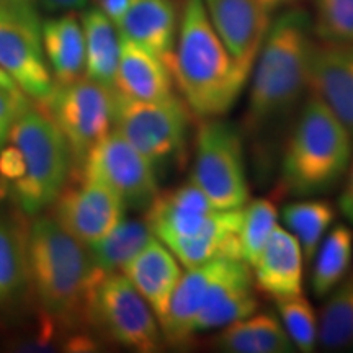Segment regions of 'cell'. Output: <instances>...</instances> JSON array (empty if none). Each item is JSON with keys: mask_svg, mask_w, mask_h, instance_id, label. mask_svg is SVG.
<instances>
[{"mask_svg": "<svg viewBox=\"0 0 353 353\" xmlns=\"http://www.w3.org/2000/svg\"><path fill=\"white\" fill-rule=\"evenodd\" d=\"M167 65L188 110L201 120L224 117L249 81L214 30L203 0L183 2Z\"/></svg>", "mask_w": 353, "mask_h": 353, "instance_id": "6da1fadb", "label": "cell"}, {"mask_svg": "<svg viewBox=\"0 0 353 353\" xmlns=\"http://www.w3.org/2000/svg\"><path fill=\"white\" fill-rule=\"evenodd\" d=\"M69 145L44 110L28 105L0 148V179L26 216L51 206L68 182Z\"/></svg>", "mask_w": 353, "mask_h": 353, "instance_id": "7a4b0ae2", "label": "cell"}, {"mask_svg": "<svg viewBox=\"0 0 353 353\" xmlns=\"http://www.w3.org/2000/svg\"><path fill=\"white\" fill-rule=\"evenodd\" d=\"M242 208L218 210L193 182L159 192L145 208L152 236L169 247L182 263L193 268L216 259L241 260Z\"/></svg>", "mask_w": 353, "mask_h": 353, "instance_id": "3957f363", "label": "cell"}, {"mask_svg": "<svg viewBox=\"0 0 353 353\" xmlns=\"http://www.w3.org/2000/svg\"><path fill=\"white\" fill-rule=\"evenodd\" d=\"M312 23L298 8L286 10L268 25L254 64L247 123L265 130L283 120L307 90Z\"/></svg>", "mask_w": 353, "mask_h": 353, "instance_id": "277c9868", "label": "cell"}, {"mask_svg": "<svg viewBox=\"0 0 353 353\" xmlns=\"http://www.w3.org/2000/svg\"><path fill=\"white\" fill-rule=\"evenodd\" d=\"M97 278L87 247L54 218L39 216L28 229V285L38 306L52 322L70 325L85 317Z\"/></svg>", "mask_w": 353, "mask_h": 353, "instance_id": "5b68a950", "label": "cell"}, {"mask_svg": "<svg viewBox=\"0 0 353 353\" xmlns=\"http://www.w3.org/2000/svg\"><path fill=\"white\" fill-rule=\"evenodd\" d=\"M353 138L321 99L309 94L281 159V183L294 196L329 192L345 179Z\"/></svg>", "mask_w": 353, "mask_h": 353, "instance_id": "8992f818", "label": "cell"}, {"mask_svg": "<svg viewBox=\"0 0 353 353\" xmlns=\"http://www.w3.org/2000/svg\"><path fill=\"white\" fill-rule=\"evenodd\" d=\"M188 107L176 97L144 101L113 88V126L154 167H165L183 156L188 136Z\"/></svg>", "mask_w": 353, "mask_h": 353, "instance_id": "52a82bcc", "label": "cell"}, {"mask_svg": "<svg viewBox=\"0 0 353 353\" xmlns=\"http://www.w3.org/2000/svg\"><path fill=\"white\" fill-rule=\"evenodd\" d=\"M190 182L218 210H237L249 201L242 139L232 125L219 118L203 120L196 132Z\"/></svg>", "mask_w": 353, "mask_h": 353, "instance_id": "ba28073f", "label": "cell"}, {"mask_svg": "<svg viewBox=\"0 0 353 353\" xmlns=\"http://www.w3.org/2000/svg\"><path fill=\"white\" fill-rule=\"evenodd\" d=\"M85 319L113 342L139 353L159 352L164 341L154 311L123 273L95 281L87 299Z\"/></svg>", "mask_w": 353, "mask_h": 353, "instance_id": "9c48e42d", "label": "cell"}, {"mask_svg": "<svg viewBox=\"0 0 353 353\" xmlns=\"http://www.w3.org/2000/svg\"><path fill=\"white\" fill-rule=\"evenodd\" d=\"M41 107L64 136L74 165H82L92 148L112 131L113 88L87 77L56 85Z\"/></svg>", "mask_w": 353, "mask_h": 353, "instance_id": "30bf717a", "label": "cell"}, {"mask_svg": "<svg viewBox=\"0 0 353 353\" xmlns=\"http://www.w3.org/2000/svg\"><path fill=\"white\" fill-rule=\"evenodd\" d=\"M81 167L83 179L105 185L126 208L145 210L159 193L156 167L114 130L92 148Z\"/></svg>", "mask_w": 353, "mask_h": 353, "instance_id": "8fae6325", "label": "cell"}, {"mask_svg": "<svg viewBox=\"0 0 353 353\" xmlns=\"http://www.w3.org/2000/svg\"><path fill=\"white\" fill-rule=\"evenodd\" d=\"M52 205L56 223L85 247L107 237L126 211L112 190L83 176L81 183L64 187Z\"/></svg>", "mask_w": 353, "mask_h": 353, "instance_id": "7c38bea8", "label": "cell"}, {"mask_svg": "<svg viewBox=\"0 0 353 353\" xmlns=\"http://www.w3.org/2000/svg\"><path fill=\"white\" fill-rule=\"evenodd\" d=\"M0 69L30 99L44 103L56 82L43 52L41 32L0 12Z\"/></svg>", "mask_w": 353, "mask_h": 353, "instance_id": "4fadbf2b", "label": "cell"}, {"mask_svg": "<svg viewBox=\"0 0 353 353\" xmlns=\"http://www.w3.org/2000/svg\"><path fill=\"white\" fill-rule=\"evenodd\" d=\"M211 23L237 68L250 77L255 59L262 46L270 17L259 0H203Z\"/></svg>", "mask_w": 353, "mask_h": 353, "instance_id": "5bb4252c", "label": "cell"}, {"mask_svg": "<svg viewBox=\"0 0 353 353\" xmlns=\"http://www.w3.org/2000/svg\"><path fill=\"white\" fill-rule=\"evenodd\" d=\"M307 90L327 105L353 138V44H312Z\"/></svg>", "mask_w": 353, "mask_h": 353, "instance_id": "9a60e30c", "label": "cell"}, {"mask_svg": "<svg viewBox=\"0 0 353 353\" xmlns=\"http://www.w3.org/2000/svg\"><path fill=\"white\" fill-rule=\"evenodd\" d=\"M257 307L250 267L242 260L226 259L201 304L195 319V332L221 329L252 316Z\"/></svg>", "mask_w": 353, "mask_h": 353, "instance_id": "2e32d148", "label": "cell"}, {"mask_svg": "<svg viewBox=\"0 0 353 353\" xmlns=\"http://www.w3.org/2000/svg\"><path fill=\"white\" fill-rule=\"evenodd\" d=\"M121 273L139 291L141 296L154 311L157 321H161L182 278V265L169 247L152 237L125 265Z\"/></svg>", "mask_w": 353, "mask_h": 353, "instance_id": "e0dca14e", "label": "cell"}, {"mask_svg": "<svg viewBox=\"0 0 353 353\" xmlns=\"http://www.w3.org/2000/svg\"><path fill=\"white\" fill-rule=\"evenodd\" d=\"M303 252L296 237L276 226L252 265L254 285L276 299L303 293Z\"/></svg>", "mask_w": 353, "mask_h": 353, "instance_id": "ac0fdd59", "label": "cell"}, {"mask_svg": "<svg viewBox=\"0 0 353 353\" xmlns=\"http://www.w3.org/2000/svg\"><path fill=\"white\" fill-rule=\"evenodd\" d=\"M121 38H126L167 64L174 51L179 15L172 0H132L117 25Z\"/></svg>", "mask_w": 353, "mask_h": 353, "instance_id": "d6986e66", "label": "cell"}, {"mask_svg": "<svg viewBox=\"0 0 353 353\" xmlns=\"http://www.w3.org/2000/svg\"><path fill=\"white\" fill-rule=\"evenodd\" d=\"M226 259H216L200 267L187 268L172 294L164 317L159 321L164 341L170 345H187L195 335V319L205 301L211 281L218 275Z\"/></svg>", "mask_w": 353, "mask_h": 353, "instance_id": "ffe728a7", "label": "cell"}, {"mask_svg": "<svg viewBox=\"0 0 353 353\" xmlns=\"http://www.w3.org/2000/svg\"><path fill=\"white\" fill-rule=\"evenodd\" d=\"M114 88L131 99L159 101L174 97V77L164 61L121 38Z\"/></svg>", "mask_w": 353, "mask_h": 353, "instance_id": "44dd1931", "label": "cell"}, {"mask_svg": "<svg viewBox=\"0 0 353 353\" xmlns=\"http://www.w3.org/2000/svg\"><path fill=\"white\" fill-rule=\"evenodd\" d=\"M41 44L56 85H68L85 76V39L74 13L44 21Z\"/></svg>", "mask_w": 353, "mask_h": 353, "instance_id": "7402d4cb", "label": "cell"}, {"mask_svg": "<svg viewBox=\"0 0 353 353\" xmlns=\"http://www.w3.org/2000/svg\"><path fill=\"white\" fill-rule=\"evenodd\" d=\"M214 345L228 353H288L293 342L273 314H254L221 327Z\"/></svg>", "mask_w": 353, "mask_h": 353, "instance_id": "603a6c76", "label": "cell"}, {"mask_svg": "<svg viewBox=\"0 0 353 353\" xmlns=\"http://www.w3.org/2000/svg\"><path fill=\"white\" fill-rule=\"evenodd\" d=\"M81 23L85 39V77L114 88L121 48L117 25L95 7L83 13Z\"/></svg>", "mask_w": 353, "mask_h": 353, "instance_id": "cb8c5ba5", "label": "cell"}, {"mask_svg": "<svg viewBox=\"0 0 353 353\" xmlns=\"http://www.w3.org/2000/svg\"><path fill=\"white\" fill-rule=\"evenodd\" d=\"M28 285V229L0 211V309L10 306Z\"/></svg>", "mask_w": 353, "mask_h": 353, "instance_id": "d4e9b609", "label": "cell"}, {"mask_svg": "<svg viewBox=\"0 0 353 353\" xmlns=\"http://www.w3.org/2000/svg\"><path fill=\"white\" fill-rule=\"evenodd\" d=\"M152 237L151 229L145 223L123 219L107 237L87 247L97 278L121 273L125 265Z\"/></svg>", "mask_w": 353, "mask_h": 353, "instance_id": "484cf974", "label": "cell"}, {"mask_svg": "<svg viewBox=\"0 0 353 353\" xmlns=\"http://www.w3.org/2000/svg\"><path fill=\"white\" fill-rule=\"evenodd\" d=\"M311 286L316 296L325 298L350 272L353 262V231L337 224L325 234L314 255Z\"/></svg>", "mask_w": 353, "mask_h": 353, "instance_id": "4316f807", "label": "cell"}, {"mask_svg": "<svg viewBox=\"0 0 353 353\" xmlns=\"http://www.w3.org/2000/svg\"><path fill=\"white\" fill-rule=\"evenodd\" d=\"M334 219V206L325 200H304L285 206L283 221L288 231L296 237L304 262H312Z\"/></svg>", "mask_w": 353, "mask_h": 353, "instance_id": "83f0119b", "label": "cell"}, {"mask_svg": "<svg viewBox=\"0 0 353 353\" xmlns=\"http://www.w3.org/2000/svg\"><path fill=\"white\" fill-rule=\"evenodd\" d=\"M319 316V341L329 350L353 347V273L327 294Z\"/></svg>", "mask_w": 353, "mask_h": 353, "instance_id": "f1b7e54d", "label": "cell"}, {"mask_svg": "<svg viewBox=\"0 0 353 353\" xmlns=\"http://www.w3.org/2000/svg\"><path fill=\"white\" fill-rule=\"evenodd\" d=\"M278 210L275 203L267 198L247 201L242 206V218L239 226V250L241 260L252 268L262 252L265 242L268 241L273 229L276 228Z\"/></svg>", "mask_w": 353, "mask_h": 353, "instance_id": "f546056e", "label": "cell"}, {"mask_svg": "<svg viewBox=\"0 0 353 353\" xmlns=\"http://www.w3.org/2000/svg\"><path fill=\"white\" fill-rule=\"evenodd\" d=\"M280 321L299 352H314L319 337V319L309 299L301 294L276 299Z\"/></svg>", "mask_w": 353, "mask_h": 353, "instance_id": "4dcf8cb0", "label": "cell"}, {"mask_svg": "<svg viewBox=\"0 0 353 353\" xmlns=\"http://www.w3.org/2000/svg\"><path fill=\"white\" fill-rule=\"evenodd\" d=\"M312 33L321 41L353 44V0H314Z\"/></svg>", "mask_w": 353, "mask_h": 353, "instance_id": "1f68e13d", "label": "cell"}, {"mask_svg": "<svg viewBox=\"0 0 353 353\" xmlns=\"http://www.w3.org/2000/svg\"><path fill=\"white\" fill-rule=\"evenodd\" d=\"M28 105L25 94H13L0 87V148L6 144L13 123Z\"/></svg>", "mask_w": 353, "mask_h": 353, "instance_id": "d6a6232c", "label": "cell"}, {"mask_svg": "<svg viewBox=\"0 0 353 353\" xmlns=\"http://www.w3.org/2000/svg\"><path fill=\"white\" fill-rule=\"evenodd\" d=\"M38 7V0H0V12L41 32L43 23L39 19Z\"/></svg>", "mask_w": 353, "mask_h": 353, "instance_id": "836d02e7", "label": "cell"}, {"mask_svg": "<svg viewBox=\"0 0 353 353\" xmlns=\"http://www.w3.org/2000/svg\"><path fill=\"white\" fill-rule=\"evenodd\" d=\"M95 8L103 13L107 19L113 21L114 25H118V21L123 19L128 8L132 3V0H92Z\"/></svg>", "mask_w": 353, "mask_h": 353, "instance_id": "e575fe53", "label": "cell"}, {"mask_svg": "<svg viewBox=\"0 0 353 353\" xmlns=\"http://www.w3.org/2000/svg\"><path fill=\"white\" fill-rule=\"evenodd\" d=\"M339 206H341L342 214L353 224V157L345 174V185H343Z\"/></svg>", "mask_w": 353, "mask_h": 353, "instance_id": "d590c367", "label": "cell"}, {"mask_svg": "<svg viewBox=\"0 0 353 353\" xmlns=\"http://www.w3.org/2000/svg\"><path fill=\"white\" fill-rule=\"evenodd\" d=\"M38 2L48 12H70L83 8L88 0H38Z\"/></svg>", "mask_w": 353, "mask_h": 353, "instance_id": "8d00e7d4", "label": "cell"}, {"mask_svg": "<svg viewBox=\"0 0 353 353\" xmlns=\"http://www.w3.org/2000/svg\"><path fill=\"white\" fill-rule=\"evenodd\" d=\"M293 2L294 0H259L260 7H262V10L267 13L268 17H270L272 13H275L276 10H280V8L290 6V3H293Z\"/></svg>", "mask_w": 353, "mask_h": 353, "instance_id": "74e56055", "label": "cell"}, {"mask_svg": "<svg viewBox=\"0 0 353 353\" xmlns=\"http://www.w3.org/2000/svg\"><path fill=\"white\" fill-rule=\"evenodd\" d=\"M0 87L6 88V90H8V92H13V94H19V92H21L20 88L17 87V83L13 82L2 69H0ZM21 94H23V92H21Z\"/></svg>", "mask_w": 353, "mask_h": 353, "instance_id": "f35d334b", "label": "cell"}]
</instances>
